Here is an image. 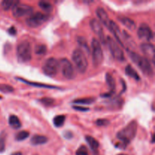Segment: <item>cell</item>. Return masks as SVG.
<instances>
[{"mask_svg": "<svg viewBox=\"0 0 155 155\" xmlns=\"http://www.w3.org/2000/svg\"><path fill=\"white\" fill-rule=\"evenodd\" d=\"M137 129V123L133 120L118 132L117 134V138L118 140L122 142L124 148H126L127 145H129L132 142V140L136 137Z\"/></svg>", "mask_w": 155, "mask_h": 155, "instance_id": "1", "label": "cell"}, {"mask_svg": "<svg viewBox=\"0 0 155 155\" xmlns=\"http://www.w3.org/2000/svg\"><path fill=\"white\" fill-rule=\"evenodd\" d=\"M127 52L133 63L136 64L145 75L148 76V77H152L154 74V71H153L151 62L148 59H147L145 57H142L140 54H137L134 51H130V49H127Z\"/></svg>", "mask_w": 155, "mask_h": 155, "instance_id": "2", "label": "cell"}, {"mask_svg": "<svg viewBox=\"0 0 155 155\" xmlns=\"http://www.w3.org/2000/svg\"><path fill=\"white\" fill-rule=\"evenodd\" d=\"M17 57L21 63H27L32 58L31 44L27 41L20 42L17 47Z\"/></svg>", "mask_w": 155, "mask_h": 155, "instance_id": "3", "label": "cell"}, {"mask_svg": "<svg viewBox=\"0 0 155 155\" xmlns=\"http://www.w3.org/2000/svg\"><path fill=\"white\" fill-rule=\"evenodd\" d=\"M72 60L80 74H84L88 68V61L84 52L80 48H76L72 54Z\"/></svg>", "mask_w": 155, "mask_h": 155, "instance_id": "4", "label": "cell"}, {"mask_svg": "<svg viewBox=\"0 0 155 155\" xmlns=\"http://www.w3.org/2000/svg\"><path fill=\"white\" fill-rule=\"evenodd\" d=\"M92 56L94 67L98 68L102 63L104 55L101 46V42L96 38H93L92 40Z\"/></svg>", "mask_w": 155, "mask_h": 155, "instance_id": "5", "label": "cell"}, {"mask_svg": "<svg viewBox=\"0 0 155 155\" xmlns=\"http://www.w3.org/2000/svg\"><path fill=\"white\" fill-rule=\"evenodd\" d=\"M105 39L109 50H110L114 58L119 61H124L125 60L124 52L122 48H120V46L118 45L117 42H115L114 39H113V38H111L110 36H107Z\"/></svg>", "mask_w": 155, "mask_h": 155, "instance_id": "6", "label": "cell"}, {"mask_svg": "<svg viewBox=\"0 0 155 155\" xmlns=\"http://www.w3.org/2000/svg\"><path fill=\"white\" fill-rule=\"evenodd\" d=\"M48 16L42 12H37L30 15L26 19V24L28 27L32 28H36L43 24L48 20Z\"/></svg>", "mask_w": 155, "mask_h": 155, "instance_id": "7", "label": "cell"}, {"mask_svg": "<svg viewBox=\"0 0 155 155\" xmlns=\"http://www.w3.org/2000/svg\"><path fill=\"white\" fill-rule=\"evenodd\" d=\"M59 69L58 61L54 58L46 59L42 65V71L45 75L48 77H54L57 75Z\"/></svg>", "mask_w": 155, "mask_h": 155, "instance_id": "8", "label": "cell"}, {"mask_svg": "<svg viewBox=\"0 0 155 155\" xmlns=\"http://www.w3.org/2000/svg\"><path fill=\"white\" fill-rule=\"evenodd\" d=\"M59 68H61L62 75L68 80H73L75 78L76 73L73 64L68 59L61 58L58 62Z\"/></svg>", "mask_w": 155, "mask_h": 155, "instance_id": "9", "label": "cell"}, {"mask_svg": "<svg viewBox=\"0 0 155 155\" xmlns=\"http://www.w3.org/2000/svg\"><path fill=\"white\" fill-rule=\"evenodd\" d=\"M33 11V8L32 6L27 4H22L20 2H17L12 7V14L15 18H21L25 15H30Z\"/></svg>", "mask_w": 155, "mask_h": 155, "instance_id": "10", "label": "cell"}, {"mask_svg": "<svg viewBox=\"0 0 155 155\" xmlns=\"http://www.w3.org/2000/svg\"><path fill=\"white\" fill-rule=\"evenodd\" d=\"M137 34L139 39L150 41L153 39V32L151 27L146 24H142L137 30Z\"/></svg>", "mask_w": 155, "mask_h": 155, "instance_id": "11", "label": "cell"}, {"mask_svg": "<svg viewBox=\"0 0 155 155\" xmlns=\"http://www.w3.org/2000/svg\"><path fill=\"white\" fill-rule=\"evenodd\" d=\"M90 27L91 29L92 30V31L95 33V34L98 35L99 36V39L101 40V42L102 43H105L106 42V39L105 37H104V31H103V28L101 27V24L98 20L95 19H92L90 21Z\"/></svg>", "mask_w": 155, "mask_h": 155, "instance_id": "12", "label": "cell"}, {"mask_svg": "<svg viewBox=\"0 0 155 155\" xmlns=\"http://www.w3.org/2000/svg\"><path fill=\"white\" fill-rule=\"evenodd\" d=\"M140 48L143 54L146 56V58L150 61V62L154 63V47L150 42H144L140 45Z\"/></svg>", "mask_w": 155, "mask_h": 155, "instance_id": "13", "label": "cell"}, {"mask_svg": "<svg viewBox=\"0 0 155 155\" xmlns=\"http://www.w3.org/2000/svg\"><path fill=\"white\" fill-rule=\"evenodd\" d=\"M107 28L109 29L110 32L112 33V34L114 35V36L115 37V39H117L118 42H119L120 45L122 47H124V43H123L122 40H121V36H120V28L118 27L117 24L113 21H110L109 22V25Z\"/></svg>", "mask_w": 155, "mask_h": 155, "instance_id": "14", "label": "cell"}, {"mask_svg": "<svg viewBox=\"0 0 155 155\" xmlns=\"http://www.w3.org/2000/svg\"><path fill=\"white\" fill-rule=\"evenodd\" d=\"M96 15L97 16H98V18H99L101 24H104L105 27H108L109 22H110V20H109L108 15H107V13L106 12V11L104 10L103 8L98 7L96 9Z\"/></svg>", "mask_w": 155, "mask_h": 155, "instance_id": "15", "label": "cell"}, {"mask_svg": "<svg viewBox=\"0 0 155 155\" xmlns=\"http://www.w3.org/2000/svg\"><path fill=\"white\" fill-rule=\"evenodd\" d=\"M15 79H17L19 81L22 82V83H26V84L29 85V86H35V87H39V88H46V89H59L57 86H51V85L48 84H44V83H36V82H30L28 80H26L23 78H20V77H15Z\"/></svg>", "mask_w": 155, "mask_h": 155, "instance_id": "16", "label": "cell"}, {"mask_svg": "<svg viewBox=\"0 0 155 155\" xmlns=\"http://www.w3.org/2000/svg\"><path fill=\"white\" fill-rule=\"evenodd\" d=\"M118 20L122 23L123 25L126 26V27H127L128 29H130V30H134L136 28V23H135L132 19L127 18V17L120 16L118 17Z\"/></svg>", "mask_w": 155, "mask_h": 155, "instance_id": "17", "label": "cell"}, {"mask_svg": "<svg viewBox=\"0 0 155 155\" xmlns=\"http://www.w3.org/2000/svg\"><path fill=\"white\" fill-rule=\"evenodd\" d=\"M77 42H78V45H80V48H82V49L80 50H81L83 52H84L85 51V52L89 55V54H90L91 51H90V48H89V45H88L87 40H86L83 36H78V37L77 38Z\"/></svg>", "mask_w": 155, "mask_h": 155, "instance_id": "18", "label": "cell"}, {"mask_svg": "<svg viewBox=\"0 0 155 155\" xmlns=\"http://www.w3.org/2000/svg\"><path fill=\"white\" fill-rule=\"evenodd\" d=\"M47 142H48V138L45 136H41V135H35L30 139V143L33 145H43Z\"/></svg>", "mask_w": 155, "mask_h": 155, "instance_id": "19", "label": "cell"}, {"mask_svg": "<svg viewBox=\"0 0 155 155\" xmlns=\"http://www.w3.org/2000/svg\"><path fill=\"white\" fill-rule=\"evenodd\" d=\"M8 124L12 129H20L21 127V123L19 118L16 115H11L8 118Z\"/></svg>", "mask_w": 155, "mask_h": 155, "instance_id": "20", "label": "cell"}, {"mask_svg": "<svg viewBox=\"0 0 155 155\" xmlns=\"http://www.w3.org/2000/svg\"><path fill=\"white\" fill-rule=\"evenodd\" d=\"M86 141L92 151H98V148H99V142H98L95 138H93L92 136H86Z\"/></svg>", "mask_w": 155, "mask_h": 155, "instance_id": "21", "label": "cell"}, {"mask_svg": "<svg viewBox=\"0 0 155 155\" xmlns=\"http://www.w3.org/2000/svg\"><path fill=\"white\" fill-rule=\"evenodd\" d=\"M105 79H106V83L108 85V87L110 88V92L111 93H114L115 89H116V83H115V80L112 75L109 73H107L105 75Z\"/></svg>", "mask_w": 155, "mask_h": 155, "instance_id": "22", "label": "cell"}, {"mask_svg": "<svg viewBox=\"0 0 155 155\" xmlns=\"http://www.w3.org/2000/svg\"><path fill=\"white\" fill-rule=\"evenodd\" d=\"M125 72L127 76L132 77V78H133L134 80H137V81L140 80V77H139V75L138 74V73L136 72V70H135L131 65H127V68H126L125 69Z\"/></svg>", "mask_w": 155, "mask_h": 155, "instance_id": "23", "label": "cell"}, {"mask_svg": "<svg viewBox=\"0 0 155 155\" xmlns=\"http://www.w3.org/2000/svg\"><path fill=\"white\" fill-rule=\"evenodd\" d=\"M38 5H39V7L40 8H42V10L45 11L47 13H50V12L53 11V5L49 2L40 1L39 2Z\"/></svg>", "mask_w": 155, "mask_h": 155, "instance_id": "24", "label": "cell"}, {"mask_svg": "<svg viewBox=\"0 0 155 155\" xmlns=\"http://www.w3.org/2000/svg\"><path fill=\"white\" fill-rule=\"evenodd\" d=\"M65 119H66V117L64 115H57L53 119V124L56 127H61L64 124Z\"/></svg>", "mask_w": 155, "mask_h": 155, "instance_id": "25", "label": "cell"}, {"mask_svg": "<svg viewBox=\"0 0 155 155\" xmlns=\"http://www.w3.org/2000/svg\"><path fill=\"white\" fill-rule=\"evenodd\" d=\"M95 101V99L93 98H85L74 100V101H73V103L76 104H91Z\"/></svg>", "mask_w": 155, "mask_h": 155, "instance_id": "26", "label": "cell"}, {"mask_svg": "<svg viewBox=\"0 0 155 155\" xmlns=\"http://www.w3.org/2000/svg\"><path fill=\"white\" fill-rule=\"evenodd\" d=\"M47 48L45 45L43 44H40V45H37L35 47V53L39 55H44L46 53Z\"/></svg>", "mask_w": 155, "mask_h": 155, "instance_id": "27", "label": "cell"}, {"mask_svg": "<svg viewBox=\"0 0 155 155\" xmlns=\"http://www.w3.org/2000/svg\"><path fill=\"white\" fill-rule=\"evenodd\" d=\"M30 136V133L27 131H21L19 133H18L15 136V139L18 142H21V141L25 140L26 139L29 137Z\"/></svg>", "mask_w": 155, "mask_h": 155, "instance_id": "28", "label": "cell"}, {"mask_svg": "<svg viewBox=\"0 0 155 155\" xmlns=\"http://www.w3.org/2000/svg\"><path fill=\"white\" fill-rule=\"evenodd\" d=\"M17 2L15 1H2L1 2V6L3 10L8 11L9 9L12 8Z\"/></svg>", "mask_w": 155, "mask_h": 155, "instance_id": "29", "label": "cell"}, {"mask_svg": "<svg viewBox=\"0 0 155 155\" xmlns=\"http://www.w3.org/2000/svg\"><path fill=\"white\" fill-rule=\"evenodd\" d=\"M15 89L10 85L7 84H0V92L4 93H11L13 92Z\"/></svg>", "mask_w": 155, "mask_h": 155, "instance_id": "30", "label": "cell"}, {"mask_svg": "<svg viewBox=\"0 0 155 155\" xmlns=\"http://www.w3.org/2000/svg\"><path fill=\"white\" fill-rule=\"evenodd\" d=\"M5 141L6 135L5 133L0 134V153H2L5 150Z\"/></svg>", "mask_w": 155, "mask_h": 155, "instance_id": "31", "label": "cell"}, {"mask_svg": "<svg viewBox=\"0 0 155 155\" xmlns=\"http://www.w3.org/2000/svg\"><path fill=\"white\" fill-rule=\"evenodd\" d=\"M39 101H40L41 104H42L43 105L48 107V106H51L54 104V100L53 99V98H49V97H44V98L39 99Z\"/></svg>", "mask_w": 155, "mask_h": 155, "instance_id": "32", "label": "cell"}, {"mask_svg": "<svg viewBox=\"0 0 155 155\" xmlns=\"http://www.w3.org/2000/svg\"><path fill=\"white\" fill-rule=\"evenodd\" d=\"M76 155H89L87 148L86 146H84V145H81L77 149V152H76Z\"/></svg>", "mask_w": 155, "mask_h": 155, "instance_id": "33", "label": "cell"}, {"mask_svg": "<svg viewBox=\"0 0 155 155\" xmlns=\"http://www.w3.org/2000/svg\"><path fill=\"white\" fill-rule=\"evenodd\" d=\"M95 124H96V125L98 126V127H106V126H107L110 124V122H109L108 120L98 119L97 120Z\"/></svg>", "mask_w": 155, "mask_h": 155, "instance_id": "34", "label": "cell"}, {"mask_svg": "<svg viewBox=\"0 0 155 155\" xmlns=\"http://www.w3.org/2000/svg\"><path fill=\"white\" fill-rule=\"evenodd\" d=\"M8 32L9 34L12 35V36H15V35L17 34L16 29H15V27H13V26H12V27H11L8 30Z\"/></svg>", "mask_w": 155, "mask_h": 155, "instance_id": "35", "label": "cell"}, {"mask_svg": "<svg viewBox=\"0 0 155 155\" xmlns=\"http://www.w3.org/2000/svg\"><path fill=\"white\" fill-rule=\"evenodd\" d=\"M73 108L74 110H80V111H88L89 110V108H86V107H79V106H74Z\"/></svg>", "mask_w": 155, "mask_h": 155, "instance_id": "36", "label": "cell"}, {"mask_svg": "<svg viewBox=\"0 0 155 155\" xmlns=\"http://www.w3.org/2000/svg\"><path fill=\"white\" fill-rule=\"evenodd\" d=\"M12 155H22V153L20 152V151H18V152H14V153H12Z\"/></svg>", "mask_w": 155, "mask_h": 155, "instance_id": "37", "label": "cell"}, {"mask_svg": "<svg viewBox=\"0 0 155 155\" xmlns=\"http://www.w3.org/2000/svg\"><path fill=\"white\" fill-rule=\"evenodd\" d=\"M118 155H127V154H118Z\"/></svg>", "mask_w": 155, "mask_h": 155, "instance_id": "38", "label": "cell"}, {"mask_svg": "<svg viewBox=\"0 0 155 155\" xmlns=\"http://www.w3.org/2000/svg\"><path fill=\"white\" fill-rule=\"evenodd\" d=\"M33 155H38V154H33Z\"/></svg>", "mask_w": 155, "mask_h": 155, "instance_id": "39", "label": "cell"}]
</instances>
